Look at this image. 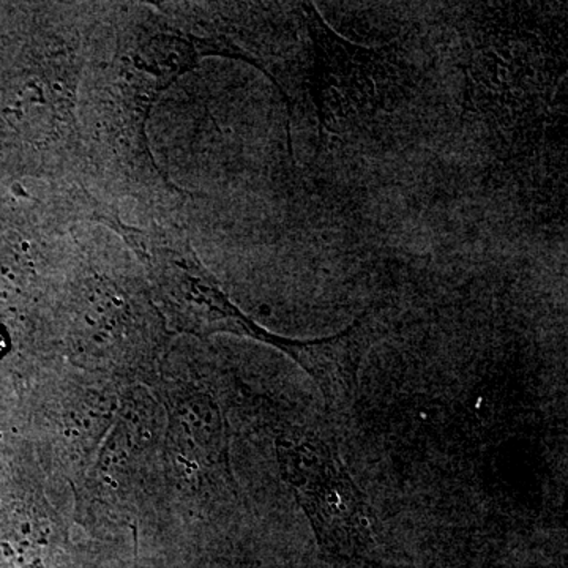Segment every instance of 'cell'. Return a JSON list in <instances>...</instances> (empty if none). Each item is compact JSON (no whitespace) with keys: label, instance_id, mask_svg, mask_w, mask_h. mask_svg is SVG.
Segmentation results:
<instances>
[{"label":"cell","instance_id":"obj_1","mask_svg":"<svg viewBox=\"0 0 568 568\" xmlns=\"http://www.w3.org/2000/svg\"><path fill=\"white\" fill-rule=\"evenodd\" d=\"M93 7H2L0 181L26 178L39 181L47 193H85L80 89Z\"/></svg>","mask_w":568,"mask_h":568},{"label":"cell","instance_id":"obj_2","mask_svg":"<svg viewBox=\"0 0 568 568\" xmlns=\"http://www.w3.org/2000/svg\"><path fill=\"white\" fill-rule=\"evenodd\" d=\"M91 222L118 233L140 260L162 316L173 331L207 338L230 334L252 338L290 355L312 376L325 402L353 388L362 361L354 328L317 339H293L272 334L245 315L224 293L222 284L201 263L179 222L126 223L114 209L93 213Z\"/></svg>","mask_w":568,"mask_h":568},{"label":"cell","instance_id":"obj_3","mask_svg":"<svg viewBox=\"0 0 568 568\" xmlns=\"http://www.w3.org/2000/svg\"><path fill=\"white\" fill-rule=\"evenodd\" d=\"M276 454L321 551L342 562L365 559L375 547V515L335 448L315 432L293 428L276 437Z\"/></svg>","mask_w":568,"mask_h":568},{"label":"cell","instance_id":"obj_4","mask_svg":"<svg viewBox=\"0 0 568 568\" xmlns=\"http://www.w3.org/2000/svg\"><path fill=\"white\" fill-rule=\"evenodd\" d=\"M349 327L354 328L355 334H357L358 339H361L362 358H364L366 349H368L369 345H372V342H373L372 328L368 327V324H366L364 320L355 321V323L353 325H349ZM358 369H361V368H358ZM357 387H358V375H357V379H355L353 388H351V390L347 392V394L345 396H342V398H338V399H334V402H325V405H327L328 409H332V410L349 409L351 405H353V403H354L355 394H357Z\"/></svg>","mask_w":568,"mask_h":568}]
</instances>
